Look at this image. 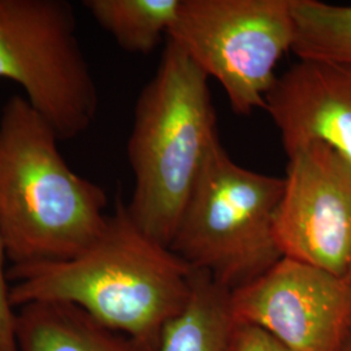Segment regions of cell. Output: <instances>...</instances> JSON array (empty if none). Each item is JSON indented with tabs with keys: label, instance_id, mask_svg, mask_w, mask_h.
Here are the masks:
<instances>
[{
	"label": "cell",
	"instance_id": "obj_1",
	"mask_svg": "<svg viewBox=\"0 0 351 351\" xmlns=\"http://www.w3.org/2000/svg\"><path fill=\"white\" fill-rule=\"evenodd\" d=\"M191 268L152 239L117 201L99 237L75 258L11 267V302L72 303L101 324L158 350L165 326L184 311L193 289Z\"/></svg>",
	"mask_w": 351,
	"mask_h": 351
},
{
	"label": "cell",
	"instance_id": "obj_2",
	"mask_svg": "<svg viewBox=\"0 0 351 351\" xmlns=\"http://www.w3.org/2000/svg\"><path fill=\"white\" fill-rule=\"evenodd\" d=\"M50 124L24 95L0 112V237L11 267L72 259L107 224L103 189L69 168Z\"/></svg>",
	"mask_w": 351,
	"mask_h": 351
},
{
	"label": "cell",
	"instance_id": "obj_3",
	"mask_svg": "<svg viewBox=\"0 0 351 351\" xmlns=\"http://www.w3.org/2000/svg\"><path fill=\"white\" fill-rule=\"evenodd\" d=\"M208 80L168 39L156 73L134 107L128 141L134 189L126 210L142 230L167 246L220 141Z\"/></svg>",
	"mask_w": 351,
	"mask_h": 351
},
{
	"label": "cell",
	"instance_id": "obj_4",
	"mask_svg": "<svg viewBox=\"0 0 351 351\" xmlns=\"http://www.w3.org/2000/svg\"><path fill=\"white\" fill-rule=\"evenodd\" d=\"M284 184L236 163L219 141L169 247L230 291L249 284L282 258L274 223Z\"/></svg>",
	"mask_w": 351,
	"mask_h": 351
},
{
	"label": "cell",
	"instance_id": "obj_5",
	"mask_svg": "<svg viewBox=\"0 0 351 351\" xmlns=\"http://www.w3.org/2000/svg\"><path fill=\"white\" fill-rule=\"evenodd\" d=\"M0 80L20 85L60 141L88 130L99 97L71 3L0 0Z\"/></svg>",
	"mask_w": 351,
	"mask_h": 351
},
{
	"label": "cell",
	"instance_id": "obj_6",
	"mask_svg": "<svg viewBox=\"0 0 351 351\" xmlns=\"http://www.w3.org/2000/svg\"><path fill=\"white\" fill-rule=\"evenodd\" d=\"M294 0H181L168 39L226 91L230 108H265L276 66L294 43Z\"/></svg>",
	"mask_w": 351,
	"mask_h": 351
},
{
	"label": "cell",
	"instance_id": "obj_7",
	"mask_svg": "<svg viewBox=\"0 0 351 351\" xmlns=\"http://www.w3.org/2000/svg\"><path fill=\"white\" fill-rule=\"evenodd\" d=\"M234 323L261 328L293 351H341L351 337L345 277L282 256L229 294Z\"/></svg>",
	"mask_w": 351,
	"mask_h": 351
},
{
	"label": "cell",
	"instance_id": "obj_8",
	"mask_svg": "<svg viewBox=\"0 0 351 351\" xmlns=\"http://www.w3.org/2000/svg\"><path fill=\"white\" fill-rule=\"evenodd\" d=\"M275 215L282 256L345 277L351 265V163L313 142L288 155Z\"/></svg>",
	"mask_w": 351,
	"mask_h": 351
},
{
	"label": "cell",
	"instance_id": "obj_9",
	"mask_svg": "<svg viewBox=\"0 0 351 351\" xmlns=\"http://www.w3.org/2000/svg\"><path fill=\"white\" fill-rule=\"evenodd\" d=\"M287 155L322 142L351 163V66L298 60L265 98Z\"/></svg>",
	"mask_w": 351,
	"mask_h": 351
},
{
	"label": "cell",
	"instance_id": "obj_10",
	"mask_svg": "<svg viewBox=\"0 0 351 351\" xmlns=\"http://www.w3.org/2000/svg\"><path fill=\"white\" fill-rule=\"evenodd\" d=\"M16 342L19 351H156L65 302L16 308Z\"/></svg>",
	"mask_w": 351,
	"mask_h": 351
},
{
	"label": "cell",
	"instance_id": "obj_11",
	"mask_svg": "<svg viewBox=\"0 0 351 351\" xmlns=\"http://www.w3.org/2000/svg\"><path fill=\"white\" fill-rule=\"evenodd\" d=\"M229 294L213 277L194 269L188 304L165 326L156 351H229L234 326Z\"/></svg>",
	"mask_w": 351,
	"mask_h": 351
},
{
	"label": "cell",
	"instance_id": "obj_12",
	"mask_svg": "<svg viewBox=\"0 0 351 351\" xmlns=\"http://www.w3.org/2000/svg\"><path fill=\"white\" fill-rule=\"evenodd\" d=\"M93 19L130 53H150L168 37L181 0H86Z\"/></svg>",
	"mask_w": 351,
	"mask_h": 351
},
{
	"label": "cell",
	"instance_id": "obj_13",
	"mask_svg": "<svg viewBox=\"0 0 351 351\" xmlns=\"http://www.w3.org/2000/svg\"><path fill=\"white\" fill-rule=\"evenodd\" d=\"M294 43L300 60L351 66V5L294 0Z\"/></svg>",
	"mask_w": 351,
	"mask_h": 351
},
{
	"label": "cell",
	"instance_id": "obj_14",
	"mask_svg": "<svg viewBox=\"0 0 351 351\" xmlns=\"http://www.w3.org/2000/svg\"><path fill=\"white\" fill-rule=\"evenodd\" d=\"M5 251L0 237V351H19L16 342V308L11 302V285L5 271Z\"/></svg>",
	"mask_w": 351,
	"mask_h": 351
},
{
	"label": "cell",
	"instance_id": "obj_15",
	"mask_svg": "<svg viewBox=\"0 0 351 351\" xmlns=\"http://www.w3.org/2000/svg\"><path fill=\"white\" fill-rule=\"evenodd\" d=\"M229 351H293L258 326L234 323Z\"/></svg>",
	"mask_w": 351,
	"mask_h": 351
},
{
	"label": "cell",
	"instance_id": "obj_16",
	"mask_svg": "<svg viewBox=\"0 0 351 351\" xmlns=\"http://www.w3.org/2000/svg\"><path fill=\"white\" fill-rule=\"evenodd\" d=\"M345 278H346V281H348V284H349V288H350L351 291V265L350 268H349V271H348V274H346V276H345Z\"/></svg>",
	"mask_w": 351,
	"mask_h": 351
},
{
	"label": "cell",
	"instance_id": "obj_17",
	"mask_svg": "<svg viewBox=\"0 0 351 351\" xmlns=\"http://www.w3.org/2000/svg\"><path fill=\"white\" fill-rule=\"evenodd\" d=\"M341 351H351V337L349 339V341L346 342V345L343 346V349Z\"/></svg>",
	"mask_w": 351,
	"mask_h": 351
}]
</instances>
